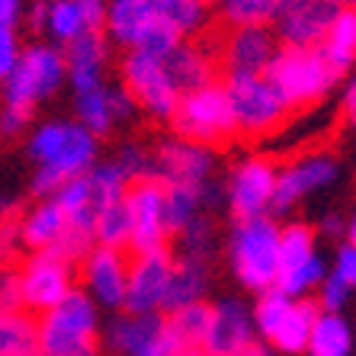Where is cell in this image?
Here are the masks:
<instances>
[{
	"instance_id": "6da1fadb",
	"label": "cell",
	"mask_w": 356,
	"mask_h": 356,
	"mask_svg": "<svg viewBox=\"0 0 356 356\" xmlns=\"http://www.w3.org/2000/svg\"><path fill=\"white\" fill-rule=\"evenodd\" d=\"M99 308L90 296L71 289L35 321V350L42 356H97Z\"/></svg>"
},
{
	"instance_id": "7a4b0ae2",
	"label": "cell",
	"mask_w": 356,
	"mask_h": 356,
	"mask_svg": "<svg viewBox=\"0 0 356 356\" xmlns=\"http://www.w3.org/2000/svg\"><path fill=\"white\" fill-rule=\"evenodd\" d=\"M103 35L125 51H148L164 58L183 35L167 23L161 0H106Z\"/></svg>"
},
{
	"instance_id": "3957f363",
	"label": "cell",
	"mask_w": 356,
	"mask_h": 356,
	"mask_svg": "<svg viewBox=\"0 0 356 356\" xmlns=\"http://www.w3.org/2000/svg\"><path fill=\"white\" fill-rule=\"evenodd\" d=\"M228 264L248 292H264L280 273V225L270 216L234 222L228 232Z\"/></svg>"
},
{
	"instance_id": "277c9868",
	"label": "cell",
	"mask_w": 356,
	"mask_h": 356,
	"mask_svg": "<svg viewBox=\"0 0 356 356\" xmlns=\"http://www.w3.org/2000/svg\"><path fill=\"white\" fill-rule=\"evenodd\" d=\"M222 87L232 106L234 132L248 135V138L276 132L292 113L286 97L276 90L266 74H225Z\"/></svg>"
},
{
	"instance_id": "5b68a950",
	"label": "cell",
	"mask_w": 356,
	"mask_h": 356,
	"mask_svg": "<svg viewBox=\"0 0 356 356\" xmlns=\"http://www.w3.org/2000/svg\"><path fill=\"white\" fill-rule=\"evenodd\" d=\"M264 74L273 81V87L286 97L292 109L324 99L340 77L318 49H286V45L276 49Z\"/></svg>"
},
{
	"instance_id": "8992f818",
	"label": "cell",
	"mask_w": 356,
	"mask_h": 356,
	"mask_svg": "<svg viewBox=\"0 0 356 356\" xmlns=\"http://www.w3.org/2000/svg\"><path fill=\"white\" fill-rule=\"evenodd\" d=\"M170 129H174L177 138L196 141L206 148L232 141L238 132H234L232 106H228L222 83H209L199 90L180 93L174 113H170Z\"/></svg>"
},
{
	"instance_id": "52a82bcc",
	"label": "cell",
	"mask_w": 356,
	"mask_h": 356,
	"mask_svg": "<svg viewBox=\"0 0 356 356\" xmlns=\"http://www.w3.org/2000/svg\"><path fill=\"white\" fill-rule=\"evenodd\" d=\"M67 81L65 55L55 45H29L19 51L17 67L3 81V106L23 109L33 116L35 103L49 99Z\"/></svg>"
},
{
	"instance_id": "ba28073f",
	"label": "cell",
	"mask_w": 356,
	"mask_h": 356,
	"mask_svg": "<svg viewBox=\"0 0 356 356\" xmlns=\"http://www.w3.org/2000/svg\"><path fill=\"white\" fill-rule=\"evenodd\" d=\"M122 87L135 97L138 109H145L154 119H170L180 90L167 74L164 58L148 51H125L122 58Z\"/></svg>"
},
{
	"instance_id": "9c48e42d",
	"label": "cell",
	"mask_w": 356,
	"mask_h": 356,
	"mask_svg": "<svg viewBox=\"0 0 356 356\" xmlns=\"http://www.w3.org/2000/svg\"><path fill=\"white\" fill-rule=\"evenodd\" d=\"M19 298L29 312H45L74 289V264L58 250H33V257L17 270Z\"/></svg>"
},
{
	"instance_id": "30bf717a",
	"label": "cell",
	"mask_w": 356,
	"mask_h": 356,
	"mask_svg": "<svg viewBox=\"0 0 356 356\" xmlns=\"http://www.w3.org/2000/svg\"><path fill=\"white\" fill-rule=\"evenodd\" d=\"M129 264L122 248H103L93 244L81 257V282L97 308L119 312L125 305V289H129Z\"/></svg>"
},
{
	"instance_id": "8fae6325",
	"label": "cell",
	"mask_w": 356,
	"mask_h": 356,
	"mask_svg": "<svg viewBox=\"0 0 356 356\" xmlns=\"http://www.w3.org/2000/svg\"><path fill=\"white\" fill-rule=\"evenodd\" d=\"M276 167L266 158H244L225 183V206L234 222L244 218L270 216V199H273Z\"/></svg>"
},
{
	"instance_id": "7c38bea8",
	"label": "cell",
	"mask_w": 356,
	"mask_h": 356,
	"mask_svg": "<svg viewBox=\"0 0 356 356\" xmlns=\"http://www.w3.org/2000/svg\"><path fill=\"white\" fill-rule=\"evenodd\" d=\"M337 10V0H282L270 29L286 49H318Z\"/></svg>"
},
{
	"instance_id": "4fadbf2b",
	"label": "cell",
	"mask_w": 356,
	"mask_h": 356,
	"mask_svg": "<svg viewBox=\"0 0 356 356\" xmlns=\"http://www.w3.org/2000/svg\"><path fill=\"white\" fill-rule=\"evenodd\" d=\"M337 174H340V164L331 154H305V158L292 161L289 167L276 170L270 212L273 216H286L289 209H296L298 199L312 196L318 190H327L337 180Z\"/></svg>"
},
{
	"instance_id": "5bb4252c",
	"label": "cell",
	"mask_w": 356,
	"mask_h": 356,
	"mask_svg": "<svg viewBox=\"0 0 356 356\" xmlns=\"http://www.w3.org/2000/svg\"><path fill=\"white\" fill-rule=\"evenodd\" d=\"M174 270V254L164 248L135 254L129 264V289H125V312L132 315H158L164 305V289Z\"/></svg>"
},
{
	"instance_id": "9a60e30c",
	"label": "cell",
	"mask_w": 356,
	"mask_h": 356,
	"mask_svg": "<svg viewBox=\"0 0 356 356\" xmlns=\"http://www.w3.org/2000/svg\"><path fill=\"white\" fill-rule=\"evenodd\" d=\"M125 206L132 216V241L129 250L145 254V250L164 248L167 228H164V186L158 180H138L125 193Z\"/></svg>"
},
{
	"instance_id": "2e32d148",
	"label": "cell",
	"mask_w": 356,
	"mask_h": 356,
	"mask_svg": "<svg viewBox=\"0 0 356 356\" xmlns=\"http://www.w3.org/2000/svg\"><path fill=\"white\" fill-rule=\"evenodd\" d=\"M257 340L254 331V318H250V308L238 298H222L212 305V315H209V331L202 337V356H241L244 350Z\"/></svg>"
},
{
	"instance_id": "e0dca14e",
	"label": "cell",
	"mask_w": 356,
	"mask_h": 356,
	"mask_svg": "<svg viewBox=\"0 0 356 356\" xmlns=\"http://www.w3.org/2000/svg\"><path fill=\"white\" fill-rule=\"evenodd\" d=\"M151 158H154V180L161 186L206 183L212 180V170H216V151L206 148V145H196V141L177 138V135L161 141Z\"/></svg>"
},
{
	"instance_id": "ac0fdd59",
	"label": "cell",
	"mask_w": 356,
	"mask_h": 356,
	"mask_svg": "<svg viewBox=\"0 0 356 356\" xmlns=\"http://www.w3.org/2000/svg\"><path fill=\"white\" fill-rule=\"evenodd\" d=\"M276 49L280 42L270 26H232V33L222 39L218 58L225 74H264Z\"/></svg>"
},
{
	"instance_id": "d6986e66",
	"label": "cell",
	"mask_w": 356,
	"mask_h": 356,
	"mask_svg": "<svg viewBox=\"0 0 356 356\" xmlns=\"http://www.w3.org/2000/svg\"><path fill=\"white\" fill-rule=\"evenodd\" d=\"M93 164H97V138H93L87 129H81L77 122H71V135H67L65 148H61L51 161L39 164L33 190L39 193V196H51L61 183L87 174Z\"/></svg>"
},
{
	"instance_id": "ffe728a7",
	"label": "cell",
	"mask_w": 356,
	"mask_h": 356,
	"mask_svg": "<svg viewBox=\"0 0 356 356\" xmlns=\"http://www.w3.org/2000/svg\"><path fill=\"white\" fill-rule=\"evenodd\" d=\"M65 55V71L74 93L97 90L106 83V65H109V39L103 29H83L77 39H71L61 49Z\"/></svg>"
},
{
	"instance_id": "44dd1931",
	"label": "cell",
	"mask_w": 356,
	"mask_h": 356,
	"mask_svg": "<svg viewBox=\"0 0 356 356\" xmlns=\"http://www.w3.org/2000/svg\"><path fill=\"white\" fill-rule=\"evenodd\" d=\"M67 228H71V222H67L65 209L49 196L17 222V238L29 250H55Z\"/></svg>"
},
{
	"instance_id": "7402d4cb",
	"label": "cell",
	"mask_w": 356,
	"mask_h": 356,
	"mask_svg": "<svg viewBox=\"0 0 356 356\" xmlns=\"http://www.w3.org/2000/svg\"><path fill=\"white\" fill-rule=\"evenodd\" d=\"M222 196L212 180L206 183H170L164 186V228L167 234H177L183 232L193 218L202 212L206 202H216Z\"/></svg>"
},
{
	"instance_id": "603a6c76",
	"label": "cell",
	"mask_w": 356,
	"mask_h": 356,
	"mask_svg": "<svg viewBox=\"0 0 356 356\" xmlns=\"http://www.w3.org/2000/svg\"><path fill=\"white\" fill-rule=\"evenodd\" d=\"M164 65L180 93H190V90H199V87L216 83V61H212V55L202 45L180 42V45H174L164 55Z\"/></svg>"
},
{
	"instance_id": "cb8c5ba5",
	"label": "cell",
	"mask_w": 356,
	"mask_h": 356,
	"mask_svg": "<svg viewBox=\"0 0 356 356\" xmlns=\"http://www.w3.org/2000/svg\"><path fill=\"white\" fill-rule=\"evenodd\" d=\"M206 292H209V264L206 260L177 257L174 270H170V280H167L161 312H177V308L193 305V302H206Z\"/></svg>"
},
{
	"instance_id": "d4e9b609",
	"label": "cell",
	"mask_w": 356,
	"mask_h": 356,
	"mask_svg": "<svg viewBox=\"0 0 356 356\" xmlns=\"http://www.w3.org/2000/svg\"><path fill=\"white\" fill-rule=\"evenodd\" d=\"M161 327H164L161 312L158 315H132V312H125V315H116L109 321L106 343L119 356H138L161 334Z\"/></svg>"
},
{
	"instance_id": "484cf974",
	"label": "cell",
	"mask_w": 356,
	"mask_h": 356,
	"mask_svg": "<svg viewBox=\"0 0 356 356\" xmlns=\"http://www.w3.org/2000/svg\"><path fill=\"white\" fill-rule=\"evenodd\" d=\"M318 51H321L324 61H327L337 74H343V71H350V67L356 65V10L353 7H340L337 13H334Z\"/></svg>"
},
{
	"instance_id": "4316f807",
	"label": "cell",
	"mask_w": 356,
	"mask_h": 356,
	"mask_svg": "<svg viewBox=\"0 0 356 356\" xmlns=\"http://www.w3.org/2000/svg\"><path fill=\"white\" fill-rule=\"evenodd\" d=\"M318 302L312 296L305 298H292V308L289 315L282 318V324L276 327V334L266 343L276 350V353H286V356H296V353H305V343H308V334H312V324L318 318Z\"/></svg>"
},
{
	"instance_id": "83f0119b",
	"label": "cell",
	"mask_w": 356,
	"mask_h": 356,
	"mask_svg": "<svg viewBox=\"0 0 356 356\" xmlns=\"http://www.w3.org/2000/svg\"><path fill=\"white\" fill-rule=\"evenodd\" d=\"M308 356H350L353 353V327L343 312H318L305 343Z\"/></svg>"
},
{
	"instance_id": "f1b7e54d",
	"label": "cell",
	"mask_w": 356,
	"mask_h": 356,
	"mask_svg": "<svg viewBox=\"0 0 356 356\" xmlns=\"http://www.w3.org/2000/svg\"><path fill=\"white\" fill-rule=\"evenodd\" d=\"M209 315H212L209 302H193V305H183L177 312H167L164 324L183 350H199L202 347V337L209 331Z\"/></svg>"
},
{
	"instance_id": "f546056e",
	"label": "cell",
	"mask_w": 356,
	"mask_h": 356,
	"mask_svg": "<svg viewBox=\"0 0 356 356\" xmlns=\"http://www.w3.org/2000/svg\"><path fill=\"white\" fill-rule=\"evenodd\" d=\"M109 83L97 87V90H87V93H74V113H77V125L87 129L93 138H103V135L113 132V109H109Z\"/></svg>"
},
{
	"instance_id": "4dcf8cb0",
	"label": "cell",
	"mask_w": 356,
	"mask_h": 356,
	"mask_svg": "<svg viewBox=\"0 0 356 356\" xmlns=\"http://www.w3.org/2000/svg\"><path fill=\"white\" fill-rule=\"evenodd\" d=\"M324 276H327L324 257L312 254V257L298 260V264H292V266H282L280 273H276L273 289L286 292L289 298H305V296H312V292L318 289V282H321Z\"/></svg>"
},
{
	"instance_id": "1f68e13d",
	"label": "cell",
	"mask_w": 356,
	"mask_h": 356,
	"mask_svg": "<svg viewBox=\"0 0 356 356\" xmlns=\"http://www.w3.org/2000/svg\"><path fill=\"white\" fill-rule=\"evenodd\" d=\"M129 241H132V216H129L125 199L99 209L97 218H93V244L129 250Z\"/></svg>"
},
{
	"instance_id": "d6a6232c",
	"label": "cell",
	"mask_w": 356,
	"mask_h": 356,
	"mask_svg": "<svg viewBox=\"0 0 356 356\" xmlns=\"http://www.w3.org/2000/svg\"><path fill=\"white\" fill-rule=\"evenodd\" d=\"M87 183H90V196H93V209H106L113 202H122L125 193H129V177L122 174V167L116 161H106V164H93L87 170Z\"/></svg>"
},
{
	"instance_id": "836d02e7",
	"label": "cell",
	"mask_w": 356,
	"mask_h": 356,
	"mask_svg": "<svg viewBox=\"0 0 356 356\" xmlns=\"http://www.w3.org/2000/svg\"><path fill=\"white\" fill-rule=\"evenodd\" d=\"M35 347V318L29 312H3L0 315V356H19Z\"/></svg>"
},
{
	"instance_id": "e575fe53",
	"label": "cell",
	"mask_w": 356,
	"mask_h": 356,
	"mask_svg": "<svg viewBox=\"0 0 356 356\" xmlns=\"http://www.w3.org/2000/svg\"><path fill=\"white\" fill-rule=\"evenodd\" d=\"M289 308H292V298L286 296V292L280 289H264L257 292V305L250 308V318H254V331L260 334V340H270L276 334V327L282 324V318L289 315Z\"/></svg>"
},
{
	"instance_id": "d590c367",
	"label": "cell",
	"mask_w": 356,
	"mask_h": 356,
	"mask_svg": "<svg viewBox=\"0 0 356 356\" xmlns=\"http://www.w3.org/2000/svg\"><path fill=\"white\" fill-rule=\"evenodd\" d=\"M282 0H218V17L228 26H270Z\"/></svg>"
},
{
	"instance_id": "8d00e7d4",
	"label": "cell",
	"mask_w": 356,
	"mask_h": 356,
	"mask_svg": "<svg viewBox=\"0 0 356 356\" xmlns=\"http://www.w3.org/2000/svg\"><path fill=\"white\" fill-rule=\"evenodd\" d=\"M161 10H164L167 23L174 26L183 39L202 33L206 23H209V3L206 0H161Z\"/></svg>"
},
{
	"instance_id": "74e56055",
	"label": "cell",
	"mask_w": 356,
	"mask_h": 356,
	"mask_svg": "<svg viewBox=\"0 0 356 356\" xmlns=\"http://www.w3.org/2000/svg\"><path fill=\"white\" fill-rule=\"evenodd\" d=\"M83 29H87V23H83V13H81V7H77L74 0H49L45 33H49L51 39L61 42V45H67V42L77 39Z\"/></svg>"
},
{
	"instance_id": "f35d334b",
	"label": "cell",
	"mask_w": 356,
	"mask_h": 356,
	"mask_svg": "<svg viewBox=\"0 0 356 356\" xmlns=\"http://www.w3.org/2000/svg\"><path fill=\"white\" fill-rule=\"evenodd\" d=\"M180 238V257H193V260H212V250H216V228H212V218H206L199 212L183 232H177Z\"/></svg>"
},
{
	"instance_id": "ab89813d",
	"label": "cell",
	"mask_w": 356,
	"mask_h": 356,
	"mask_svg": "<svg viewBox=\"0 0 356 356\" xmlns=\"http://www.w3.org/2000/svg\"><path fill=\"white\" fill-rule=\"evenodd\" d=\"M312 254H318V250H315V232L308 225L292 222L286 228H280V270L312 257Z\"/></svg>"
},
{
	"instance_id": "60d3db41",
	"label": "cell",
	"mask_w": 356,
	"mask_h": 356,
	"mask_svg": "<svg viewBox=\"0 0 356 356\" xmlns=\"http://www.w3.org/2000/svg\"><path fill=\"white\" fill-rule=\"evenodd\" d=\"M67 135H71V122H45V125H39V129L33 132V138H29V158H33L35 164L51 161L61 148H65Z\"/></svg>"
},
{
	"instance_id": "b9f144b4",
	"label": "cell",
	"mask_w": 356,
	"mask_h": 356,
	"mask_svg": "<svg viewBox=\"0 0 356 356\" xmlns=\"http://www.w3.org/2000/svg\"><path fill=\"white\" fill-rule=\"evenodd\" d=\"M116 164L122 167V174L129 177V183L154 180V158L141 145H122L116 154Z\"/></svg>"
},
{
	"instance_id": "7bdbcfd3",
	"label": "cell",
	"mask_w": 356,
	"mask_h": 356,
	"mask_svg": "<svg viewBox=\"0 0 356 356\" xmlns=\"http://www.w3.org/2000/svg\"><path fill=\"white\" fill-rule=\"evenodd\" d=\"M350 296H353V289H350L343 280H337L334 273H327L321 282H318L315 289V302L321 312H343L350 302Z\"/></svg>"
},
{
	"instance_id": "ee69618b",
	"label": "cell",
	"mask_w": 356,
	"mask_h": 356,
	"mask_svg": "<svg viewBox=\"0 0 356 356\" xmlns=\"http://www.w3.org/2000/svg\"><path fill=\"white\" fill-rule=\"evenodd\" d=\"M23 308V298H19V280L13 270L0 266V315L3 312H19Z\"/></svg>"
},
{
	"instance_id": "f6af8a7d",
	"label": "cell",
	"mask_w": 356,
	"mask_h": 356,
	"mask_svg": "<svg viewBox=\"0 0 356 356\" xmlns=\"http://www.w3.org/2000/svg\"><path fill=\"white\" fill-rule=\"evenodd\" d=\"M19 51H23V45H19L17 33L13 29H0V81H7L10 71L17 67Z\"/></svg>"
},
{
	"instance_id": "bcb514c9",
	"label": "cell",
	"mask_w": 356,
	"mask_h": 356,
	"mask_svg": "<svg viewBox=\"0 0 356 356\" xmlns=\"http://www.w3.org/2000/svg\"><path fill=\"white\" fill-rule=\"evenodd\" d=\"M106 90H109V109H113V119H116V122H129V119L138 113L135 97L125 90L122 83H119V87H106Z\"/></svg>"
},
{
	"instance_id": "7dc6e473",
	"label": "cell",
	"mask_w": 356,
	"mask_h": 356,
	"mask_svg": "<svg viewBox=\"0 0 356 356\" xmlns=\"http://www.w3.org/2000/svg\"><path fill=\"white\" fill-rule=\"evenodd\" d=\"M337 280H343L350 286V289H356V244H343V248L337 250V264H334L331 270Z\"/></svg>"
},
{
	"instance_id": "c3c4849f",
	"label": "cell",
	"mask_w": 356,
	"mask_h": 356,
	"mask_svg": "<svg viewBox=\"0 0 356 356\" xmlns=\"http://www.w3.org/2000/svg\"><path fill=\"white\" fill-rule=\"evenodd\" d=\"M29 125V113H23V109H13V106H3L0 109V135H19Z\"/></svg>"
},
{
	"instance_id": "681fc988",
	"label": "cell",
	"mask_w": 356,
	"mask_h": 356,
	"mask_svg": "<svg viewBox=\"0 0 356 356\" xmlns=\"http://www.w3.org/2000/svg\"><path fill=\"white\" fill-rule=\"evenodd\" d=\"M83 13L87 29H103V17H106V0H74Z\"/></svg>"
},
{
	"instance_id": "f907efd6",
	"label": "cell",
	"mask_w": 356,
	"mask_h": 356,
	"mask_svg": "<svg viewBox=\"0 0 356 356\" xmlns=\"http://www.w3.org/2000/svg\"><path fill=\"white\" fill-rule=\"evenodd\" d=\"M19 238H17V222H0V266H7V260L13 257Z\"/></svg>"
},
{
	"instance_id": "816d5d0a",
	"label": "cell",
	"mask_w": 356,
	"mask_h": 356,
	"mask_svg": "<svg viewBox=\"0 0 356 356\" xmlns=\"http://www.w3.org/2000/svg\"><path fill=\"white\" fill-rule=\"evenodd\" d=\"M23 17V0H0V29H13Z\"/></svg>"
},
{
	"instance_id": "f5cc1de1",
	"label": "cell",
	"mask_w": 356,
	"mask_h": 356,
	"mask_svg": "<svg viewBox=\"0 0 356 356\" xmlns=\"http://www.w3.org/2000/svg\"><path fill=\"white\" fill-rule=\"evenodd\" d=\"M340 109H343V119H347L350 125H356V74L347 81V87H343V99H340Z\"/></svg>"
},
{
	"instance_id": "db71d44e",
	"label": "cell",
	"mask_w": 356,
	"mask_h": 356,
	"mask_svg": "<svg viewBox=\"0 0 356 356\" xmlns=\"http://www.w3.org/2000/svg\"><path fill=\"white\" fill-rule=\"evenodd\" d=\"M45 19H49V0H35L29 7V29L45 33Z\"/></svg>"
},
{
	"instance_id": "11a10c76",
	"label": "cell",
	"mask_w": 356,
	"mask_h": 356,
	"mask_svg": "<svg viewBox=\"0 0 356 356\" xmlns=\"http://www.w3.org/2000/svg\"><path fill=\"white\" fill-rule=\"evenodd\" d=\"M343 228H347V222H343V218L340 216H324L321 218V225H318V232L321 234H327V238H337V234H343Z\"/></svg>"
},
{
	"instance_id": "9f6ffc18",
	"label": "cell",
	"mask_w": 356,
	"mask_h": 356,
	"mask_svg": "<svg viewBox=\"0 0 356 356\" xmlns=\"http://www.w3.org/2000/svg\"><path fill=\"white\" fill-rule=\"evenodd\" d=\"M241 356H273V347H270V343H257V340H254V343H250V347L244 350Z\"/></svg>"
},
{
	"instance_id": "6f0895ef",
	"label": "cell",
	"mask_w": 356,
	"mask_h": 356,
	"mask_svg": "<svg viewBox=\"0 0 356 356\" xmlns=\"http://www.w3.org/2000/svg\"><path fill=\"white\" fill-rule=\"evenodd\" d=\"M343 234H347L350 244H356V212L350 216V222H347V228H343Z\"/></svg>"
},
{
	"instance_id": "680465c9",
	"label": "cell",
	"mask_w": 356,
	"mask_h": 356,
	"mask_svg": "<svg viewBox=\"0 0 356 356\" xmlns=\"http://www.w3.org/2000/svg\"><path fill=\"white\" fill-rule=\"evenodd\" d=\"M10 209H13V199H0V222H3V216H7Z\"/></svg>"
},
{
	"instance_id": "91938a15",
	"label": "cell",
	"mask_w": 356,
	"mask_h": 356,
	"mask_svg": "<svg viewBox=\"0 0 356 356\" xmlns=\"http://www.w3.org/2000/svg\"><path fill=\"white\" fill-rule=\"evenodd\" d=\"M337 3H340V7H353L356 10V0H337Z\"/></svg>"
},
{
	"instance_id": "94428289",
	"label": "cell",
	"mask_w": 356,
	"mask_h": 356,
	"mask_svg": "<svg viewBox=\"0 0 356 356\" xmlns=\"http://www.w3.org/2000/svg\"><path fill=\"white\" fill-rule=\"evenodd\" d=\"M19 356H42V353H39V350L33 347V350H26V353H19Z\"/></svg>"
}]
</instances>
